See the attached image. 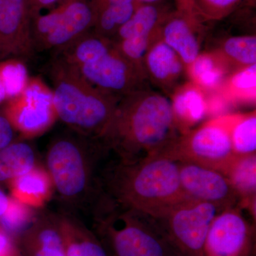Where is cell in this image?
Masks as SVG:
<instances>
[{
  "mask_svg": "<svg viewBox=\"0 0 256 256\" xmlns=\"http://www.w3.org/2000/svg\"><path fill=\"white\" fill-rule=\"evenodd\" d=\"M180 136L170 97L150 87L119 99L100 141L119 160L134 162L158 156Z\"/></svg>",
  "mask_w": 256,
  "mask_h": 256,
  "instance_id": "obj_1",
  "label": "cell"
},
{
  "mask_svg": "<svg viewBox=\"0 0 256 256\" xmlns=\"http://www.w3.org/2000/svg\"><path fill=\"white\" fill-rule=\"evenodd\" d=\"M104 194L119 206L159 220L190 198L180 183L178 162L158 156L119 160L100 176Z\"/></svg>",
  "mask_w": 256,
  "mask_h": 256,
  "instance_id": "obj_2",
  "label": "cell"
},
{
  "mask_svg": "<svg viewBox=\"0 0 256 256\" xmlns=\"http://www.w3.org/2000/svg\"><path fill=\"white\" fill-rule=\"evenodd\" d=\"M57 118L73 132L100 140L121 97L92 86L73 66L56 56L50 67Z\"/></svg>",
  "mask_w": 256,
  "mask_h": 256,
  "instance_id": "obj_3",
  "label": "cell"
},
{
  "mask_svg": "<svg viewBox=\"0 0 256 256\" xmlns=\"http://www.w3.org/2000/svg\"><path fill=\"white\" fill-rule=\"evenodd\" d=\"M106 150L100 140L74 132L52 141L47 152L46 171L64 202L82 206L100 196L102 188L100 178L96 174V166Z\"/></svg>",
  "mask_w": 256,
  "mask_h": 256,
  "instance_id": "obj_4",
  "label": "cell"
},
{
  "mask_svg": "<svg viewBox=\"0 0 256 256\" xmlns=\"http://www.w3.org/2000/svg\"><path fill=\"white\" fill-rule=\"evenodd\" d=\"M150 218L106 196L94 208L96 228L108 240L116 256H164L162 245L148 228Z\"/></svg>",
  "mask_w": 256,
  "mask_h": 256,
  "instance_id": "obj_5",
  "label": "cell"
},
{
  "mask_svg": "<svg viewBox=\"0 0 256 256\" xmlns=\"http://www.w3.org/2000/svg\"><path fill=\"white\" fill-rule=\"evenodd\" d=\"M234 116H217L180 134L160 156L200 165L225 175L236 158L230 139Z\"/></svg>",
  "mask_w": 256,
  "mask_h": 256,
  "instance_id": "obj_6",
  "label": "cell"
},
{
  "mask_svg": "<svg viewBox=\"0 0 256 256\" xmlns=\"http://www.w3.org/2000/svg\"><path fill=\"white\" fill-rule=\"evenodd\" d=\"M94 22L95 12L89 0H62L46 14L32 16L35 52H58L92 31Z\"/></svg>",
  "mask_w": 256,
  "mask_h": 256,
  "instance_id": "obj_7",
  "label": "cell"
},
{
  "mask_svg": "<svg viewBox=\"0 0 256 256\" xmlns=\"http://www.w3.org/2000/svg\"><path fill=\"white\" fill-rule=\"evenodd\" d=\"M74 67L92 86L117 97L150 88L146 75L122 56L114 42L96 60Z\"/></svg>",
  "mask_w": 256,
  "mask_h": 256,
  "instance_id": "obj_8",
  "label": "cell"
},
{
  "mask_svg": "<svg viewBox=\"0 0 256 256\" xmlns=\"http://www.w3.org/2000/svg\"><path fill=\"white\" fill-rule=\"evenodd\" d=\"M220 212L213 204L188 198L156 220L164 222L182 248L194 255L202 256L210 224Z\"/></svg>",
  "mask_w": 256,
  "mask_h": 256,
  "instance_id": "obj_9",
  "label": "cell"
},
{
  "mask_svg": "<svg viewBox=\"0 0 256 256\" xmlns=\"http://www.w3.org/2000/svg\"><path fill=\"white\" fill-rule=\"evenodd\" d=\"M4 114L24 137L38 136L57 118L52 92L40 80L28 82L20 95L10 99Z\"/></svg>",
  "mask_w": 256,
  "mask_h": 256,
  "instance_id": "obj_10",
  "label": "cell"
},
{
  "mask_svg": "<svg viewBox=\"0 0 256 256\" xmlns=\"http://www.w3.org/2000/svg\"><path fill=\"white\" fill-rule=\"evenodd\" d=\"M178 162L182 188L190 198L213 204L220 210L235 206L239 202L223 173L192 163Z\"/></svg>",
  "mask_w": 256,
  "mask_h": 256,
  "instance_id": "obj_11",
  "label": "cell"
},
{
  "mask_svg": "<svg viewBox=\"0 0 256 256\" xmlns=\"http://www.w3.org/2000/svg\"><path fill=\"white\" fill-rule=\"evenodd\" d=\"M26 0H0V60L34 54Z\"/></svg>",
  "mask_w": 256,
  "mask_h": 256,
  "instance_id": "obj_12",
  "label": "cell"
},
{
  "mask_svg": "<svg viewBox=\"0 0 256 256\" xmlns=\"http://www.w3.org/2000/svg\"><path fill=\"white\" fill-rule=\"evenodd\" d=\"M250 228L239 206L220 210L212 220L202 256H242Z\"/></svg>",
  "mask_w": 256,
  "mask_h": 256,
  "instance_id": "obj_13",
  "label": "cell"
},
{
  "mask_svg": "<svg viewBox=\"0 0 256 256\" xmlns=\"http://www.w3.org/2000/svg\"><path fill=\"white\" fill-rule=\"evenodd\" d=\"M144 70L149 82L171 95L181 85L180 80L186 75V68L180 57L160 37L150 47L144 58Z\"/></svg>",
  "mask_w": 256,
  "mask_h": 256,
  "instance_id": "obj_14",
  "label": "cell"
},
{
  "mask_svg": "<svg viewBox=\"0 0 256 256\" xmlns=\"http://www.w3.org/2000/svg\"><path fill=\"white\" fill-rule=\"evenodd\" d=\"M201 22L174 9L164 18L160 28V38L178 54L188 68L200 54L197 32Z\"/></svg>",
  "mask_w": 256,
  "mask_h": 256,
  "instance_id": "obj_15",
  "label": "cell"
},
{
  "mask_svg": "<svg viewBox=\"0 0 256 256\" xmlns=\"http://www.w3.org/2000/svg\"><path fill=\"white\" fill-rule=\"evenodd\" d=\"M24 256H66L56 216H41L20 236Z\"/></svg>",
  "mask_w": 256,
  "mask_h": 256,
  "instance_id": "obj_16",
  "label": "cell"
},
{
  "mask_svg": "<svg viewBox=\"0 0 256 256\" xmlns=\"http://www.w3.org/2000/svg\"><path fill=\"white\" fill-rule=\"evenodd\" d=\"M170 98L180 134L194 128L208 114L206 94L190 80L176 87Z\"/></svg>",
  "mask_w": 256,
  "mask_h": 256,
  "instance_id": "obj_17",
  "label": "cell"
},
{
  "mask_svg": "<svg viewBox=\"0 0 256 256\" xmlns=\"http://www.w3.org/2000/svg\"><path fill=\"white\" fill-rule=\"evenodd\" d=\"M174 9L169 3L140 4L130 18L110 40L117 42L132 38H156L164 18Z\"/></svg>",
  "mask_w": 256,
  "mask_h": 256,
  "instance_id": "obj_18",
  "label": "cell"
},
{
  "mask_svg": "<svg viewBox=\"0 0 256 256\" xmlns=\"http://www.w3.org/2000/svg\"><path fill=\"white\" fill-rule=\"evenodd\" d=\"M66 256H109L94 234L68 214L56 216Z\"/></svg>",
  "mask_w": 256,
  "mask_h": 256,
  "instance_id": "obj_19",
  "label": "cell"
},
{
  "mask_svg": "<svg viewBox=\"0 0 256 256\" xmlns=\"http://www.w3.org/2000/svg\"><path fill=\"white\" fill-rule=\"evenodd\" d=\"M10 184L12 198L30 207L44 205L54 188L48 172L37 166L12 180Z\"/></svg>",
  "mask_w": 256,
  "mask_h": 256,
  "instance_id": "obj_20",
  "label": "cell"
},
{
  "mask_svg": "<svg viewBox=\"0 0 256 256\" xmlns=\"http://www.w3.org/2000/svg\"><path fill=\"white\" fill-rule=\"evenodd\" d=\"M225 176L236 192L240 205L248 207L254 212L256 193V154L236 156Z\"/></svg>",
  "mask_w": 256,
  "mask_h": 256,
  "instance_id": "obj_21",
  "label": "cell"
},
{
  "mask_svg": "<svg viewBox=\"0 0 256 256\" xmlns=\"http://www.w3.org/2000/svg\"><path fill=\"white\" fill-rule=\"evenodd\" d=\"M190 82L196 84L205 94L217 90L229 75L228 68L216 52L200 54L186 68Z\"/></svg>",
  "mask_w": 256,
  "mask_h": 256,
  "instance_id": "obj_22",
  "label": "cell"
},
{
  "mask_svg": "<svg viewBox=\"0 0 256 256\" xmlns=\"http://www.w3.org/2000/svg\"><path fill=\"white\" fill-rule=\"evenodd\" d=\"M36 153L24 142H12L0 150V182H10L36 166Z\"/></svg>",
  "mask_w": 256,
  "mask_h": 256,
  "instance_id": "obj_23",
  "label": "cell"
},
{
  "mask_svg": "<svg viewBox=\"0 0 256 256\" xmlns=\"http://www.w3.org/2000/svg\"><path fill=\"white\" fill-rule=\"evenodd\" d=\"M228 68L236 72L238 69L256 64L255 35L232 36L227 38L220 50L215 52Z\"/></svg>",
  "mask_w": 256,
  "mask_h": 256,
  "instance_id": "obj_24",
  "label": "cell"
},
{
  "mask_svg": "<svg viewBox=\"0 0 256 256\" xmlns=\"http://www.w3.org/2000/svg\"><path fill=\"white\" fill-rule=\"evenodd\" d=\"M218 92L226 102H255L256 64L236 70L224 80Z\"/></svg>",
  "mask_w": 256,
  "mask_h": 256,
  "instance_id": "obj_25",
  "label": "cell"
},
{
  "mask_svg": "<svg viewBox=\"0 0 256 256\" xmlns=\"http://www.w3.org/2000/svg\"><path fill=\"white\" fill-rule=\"evenodd\" d=\"M232 149L236 158L256 154V111L235 114L230 129Z\"/></svg>",
  "mask_w": 256,
  "mask_h": 256,
  "instance_id": "obj_26",
  "label": "cell"
},
{
  "mask_svg": "<svg viewBox=\"0 0 256 256\" xmlns=\"http://www.w3.org/2000/svg\"><path fill=\"white\" fill-rule=\"evenodd\" d=\"M139 4L134 2L110 5L95 10V22L92 31L99 36L111 40L130 18Z\"/></svg>",
  "mask_w": 256,
  "mask_h": 256,
  "instance_id": "obj_27",
  "label": "cell"
},
{
  "mask_svg": "<svg viewBox=\"0 0 256 256\" xmlns=\"http://www.w3.org/2000/svg\"><path fill=\"white\" fill-rule=\"evenodd\" d=\"M31 208L10 198L8 208L0 217V227L10 236L21 235L36 218Z\"/></svg>",
  "mask_w": 256,
  "mask_h": 256,
  "instance_id": "obj_28",
  "label": "cell"
},
{
  "mask_svg": "<svg viewBox=\"0 0 256 256\" xmlns=\"http://www.w3.org/2000/svg\"><path fill=\"white\" fill-rule=\"evenodd\" d=\"M2 79L8 98H13L23 92L28 84L26 72L22 64L15 60L0 64Z\"/></svg>",
  "mask_w": 256,
  "mask_h": 256,
  "instance_id": "obj_29",
  "label": "cell"
},
{
  "mask_svg": "<svg viewBox=\"0 0 256 256\" xmlns=\"http://www.w3.org/2000/svg\"><path fill=\"white\" fill-rule=\"evenodd\" d=\"M242 0H195V10L200 21H218L238 8Z\"/></svg>",
  "mask_w": 256,
  "mask_h": 256,
  "instance_id": "obj_30",
  "label": "cell"
},
{
  "mask_svg": "<svg viewBox=\"0 0 256 256\" xmlns=\"http://www.w3.org/2000/svg\"><path fill=\"white\" fill-rule=\"evenodd\" d=\"M14 130V127L6 116L0 114V150L12 143Z\"/></svg>",
  "mask_w": 256,
  "mask_h": 256,
  "instance_id": "obj_31",
  "label": "cell"
},
{
  "mask_svg": "<svg viewBox=\"0 0 256 256\" xmlns=\"http://www.w3.org/2000/svg\"><path fill=\"white\" fill-rule=\"evenodd\" d=\"M18 250L12 237L0 227V256H14Z\"/></svg>",
  "mask_w": 256,
  "mask_h": 256,
  "instance_id": "obj_32",
  "label": "cell"
},
{
  "mask_svg": "<svg viewBox=\"0 0 256 256\" xmlns=\"http://www.w3.org/2000/svg\"><path fill=\"white\" fill-rule=\"evenodd\" d=\"M174 2L175 9L178 12L201 22L196 16L195 0H174Z\"/></svg>",
  "mask_w": 256,
  "mask_h": 256,
  "instance_id": "obj_33",
  "label": "cell"
},
{
  "mask_svg": "<svg viewBox=\"0 0 256 256\" xmlns=\"http://www.w3.org/2000/svg\"><path fill=\"white\" fill-rule=\"evenodd\" d=\"M60 1L62 0H26L31 18L41 13L43 10L55 6Z\"/></svg>",
  "mask_w": 256,
  "mask_h": 256,
  "instance_id": "obj_34",
  "label": "cell"
},
{
  "mask_svg": "<svg viewBox=\"0 0 256 256\" xmlns=\"http://www.w3.org/2000/svg\"><path fill=\"white\" fill-rule=\"evenodd\" d=\"M94 11L110 5L126 4L138 2L136 0H89Z\"/></svg>",
  "mask_w": 256,
  "mask_h": 256,
  "instance_id": "obj_35",
  "label": "cell"
},
{
  "mask_svg": "<svg viewBox=\"0 0 256 256\" xmlns=\"http://www.w3.org/2000/svg\"><path fill=\"white\" fill-rule=\"evenodd\" d=\"M10 198L0 190V217L2 216L8 208Z\"/></svg>",
  "mask_w": 256,
  "mask_h": 256,
  "instance_id": "obj_36",
  "label": "cell"
},
{
  "mask_svg": "<svg viewBox=\"0 0 256 256\" xmlns=\"http://www.w3.org/2000/svg\"><path fill=\"white\" fill-rule=\"evenodd\" d=\"M139 4H164L169 0H136Z\"/></svg>",
  "mask_w": 256,
  "mask_h": 256,
  "instance_id": "obj_37",
  "label": "cell"
},
{
  "mask_svg": "<svg viewBox=\"0 0 256 256\" xmlns=\"http://www.w3.org/2000/svg\"><path fill=\"white\" fill-rule=\"evenodd\" d=\"M6 99H8L6 90H5L4 84H3L2 79L0 78V102H3Z\"/></svg>",
  "mask_w": 256,
  "mask_h": 256,
  "instance_id": "obj_38",
  "label": "cell"
},
{
  "mask_svg": "<svg viewBox=\"0 0 256 256\" xmlns=\"http://www.w3.org/2000/svg\"><path fill=\"white\" fill-rule=\"evenodd\" d=\"M14 256H24L22 254V252L21 250H18V254H16V255Z\"/></svg>",
  "mask_w": 256,
  "mask_h": 256,
  "instance_id": "obj_39",
  "label": "cell"
}]
</instances>
